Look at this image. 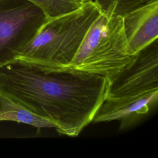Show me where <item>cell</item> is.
<instances>
[{"label": "cell", "mask_w": 158, "mask_h": 158, "mask_svg": "<svg viewBox=\"0 0 158 158\" xmlns=\"http://www.w3.org/2000/svg\"><path fill=\"white\" fill-rule=\"evenodd\" d=\"M109 85L104 76L20 57L0 67V94L69 136H78L92 122L107 97Z\"/></svg>", "instance_id": "1"}, {"label": "cell", "mask_w": 158, "mask_h": 158, "mask_svg": "<svg viewBox=\"0 0 158 158\" xmlns=\"http://www.w3.org/2000/svg\"><path fill=\"white\" fill-rule=\"evenodd\" d=\"M102 11L92 1L70 12L47 18L18 57L48 67H69L86 31Z\"/></svg>", "instance_id": "2"}, {"label": "cell", "mask_w": 158, "mask_h": 158, "mask_svg": "<svg viewBox=\"0 0 158 158\" xmlns=\"http://www.w3.org/2000/svg\"><path fill=\"white\" fill-rule=\"evenodd\" d=\"M127 42L123 16L102 11L86 31L69 67L114 80L137 56Z\"/></svg>", "instance_id": "3"}, {"label": "cell", "mask_w": 158, "mask_h": 158, "mask_svg": "<svg viewBox=\"0 0 158 158\" xmlns=\"http://www.w3.org/2000/svg\"><path fill=\"white\" fill-rule=\"evenodd\" d=\"M46 19L27 0H0V67L19 57Z\"/></svg>", "instance_id": "4"}, {"label": "cell", "mask_w": 158, "mask_h": 158, "mask_svg": "<svg viewBox=\"0 0 158 158\" xmlns=\"http://www.w3.org/2000/svg\"><path fill=\"white\" fill-rule=\"evenodd\" d=\"M158 90V39L138 52L131 65L110 83L106 99L137 96Z\"/></svg>", "instance_id": "5"}, {"label": "cell", "mask_w": 158, "mask_h": 158, "mask_svg": "<svg viewBox=\"0 0 158 158\" xmlns=\"http://www.w3.org/2000/svg\"><path fill=\"white\" fill-rule=\"evenodd\" d=\"M125 36L133 54L158 37V0H149L123 16Z\"/></svg>", "instance_id": "6"}, {"label": "cell", "mask_w": 158, "mask_h": 158, "mask_svg": "<svg viewBox=\"0 0 158 158\" xmlns=\"http://www.w3.org/2000/svg\"><path fill=\"white\" fill-rule=\"evenodd\" d=\"M157 98L158 90L134 96L106 99L96 111L92 122L120 120L121 126L124 128L134 118L148 113Z\"/></svg>", "instance_id": "7"}, {"label": "cell", "mask_w": 158, "mask_h": 158, "mask_svg": "<svg viewBox=\"0 0 158 158\" xmlns=\"http://www.w3.org/2000/svg\"><path fill=\"white\" fill-rule=\"evenodd\" d=\"M13 121L35 127L39 131L43 128H54L52 122L41 117L7 97L0 94V122Z\"/></svg>", "instance_id": "8"}, {"label": "cell", "mask_w": 158, "mask_h": 158, "mask_svg": "<svg viewBox=\"0 0 158 158\" xmlns=\"http://www.w3.org/2000/svg\"><path fill=\"white\" fill-rule=\"evenodd\" d=\"M44 13L47 18L55 17L80 7L83 2L78 0H27ZM84 3V2H83Z\"/></svg>", "instance_id": "9"}, {"label": "cell", "mask_w": 158, "mask_h": 158, "mask_svg": "<svg viewBox=\"0 0 158 158\" xmlns=\"http://www.w3.org/2000/svg\"><path fill=\"white\" fill-rule=\"evenodd\" d=\"M106 11L123 16L131 10L146 3L149 0H94Z\"/></svg>", "instance_id": "10"}, {"label": "cell", "mask_w": 158, "mask_h": 158, "mask_svg": "<svg viewBox=\"0 0 158 158\" xmlns=\"http://www.w3.org/2000/svg\"><path fill=\"white\" fill-rule=\"evenodd\" d=\"M78 1H80V2H88V1H94V0H78Z\"/></svg>", "instance_id": "11"}]
</instances>
